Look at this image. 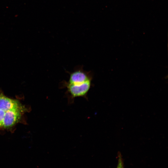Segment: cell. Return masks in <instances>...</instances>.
<instances>
[{
    "label": "cell",
    "mask_w": 168,
    "mask_h": 168,
    "mask_svg": "<svg viewBox=\"0 0 168 168\" xmlns=\"http://www.w3.org/2000/svg\"><path fill=\"white\" fill-rule=\"evenodd\" d=\"M69 80L67 82L70 84H80L89 81H92L93 75L91 72L84 70L83 67L79 66L75 68L74 71L68 72Z\"/></svg>",
    "instance_id": "cell-1"
},
{
    "label": "cell",
    "mask_w": 168,
    "mask_h": 168,
    "mask_svg": "<svg viewBox=\"0 0 168 168\" xmlns=\"http://www.w3.org/2000/svg\"><path fill=\"white\" fill-rule=\"evenodd\" d=\"M91 81H89L80 84H70L65 81L62 82L67 89L68 92L73 97L84 96L87 95L91 86Z\"/></svg>",
    "instance_id": "cell-2"
},
{
    "label": "cell",
    "mask_w": 168,
    "mask_h": 168,
    "mask_svg": "<svg viewBox=\"0 0 168 168\" xmlns=\"http://www.w3.org/2000/svg\"><path fill=\"white\" fill-rule=\"evenodd\" d=\"M20 110V108H15L5 112L2 127L6 128L13 125L21 117Z\"/></svg>",
    "instance_id": "cell-3"
},
{
    "label": "cell",
    "mask_w": 168,
    "mask_h": 168,
    "mask_svg": "<svg viewBox=\"0 0 168 168\" xmlns=\"http://www.w3.org/2000/svg\"><path fill=\"white\" fill-rule=\"evenodd\" d=\"M18 108H20L18 102L6 97L0 93V110L6 112L12 109Z\"/></svg>",
    "instance_id": "cell-4"
},
{
    "label": "cell",
    "mask_w": 168,
    "mask_h": 168,
    "mask_svg": "<svg viewBox=\"0 0 168 168\" xmlns=\"http://www.w3.org/2000/svg\"><path fill=\"white\" fill-rule=\"evenodd\" d=\"M118 163L116 168H124V163L121 155L119 154L118 159Z\"/></svg>",
    "instance_id": "cell-5"
},
{
    "label": "cell",
    "mask_w": 168,
    "mask_h": 168,
    "mask_svg": "<svg viewBox=\"0 0 168 168\" xmlns=\"http://www.w3.org/2000/svg\"><path fill=\"white\" fill-rule=\"evenodd\" d=\"M5 112L3 110H0V128L3 126V122L5 114Z\"/></svg>",
    "instance_id": "cell-6"
}]
</instances>
